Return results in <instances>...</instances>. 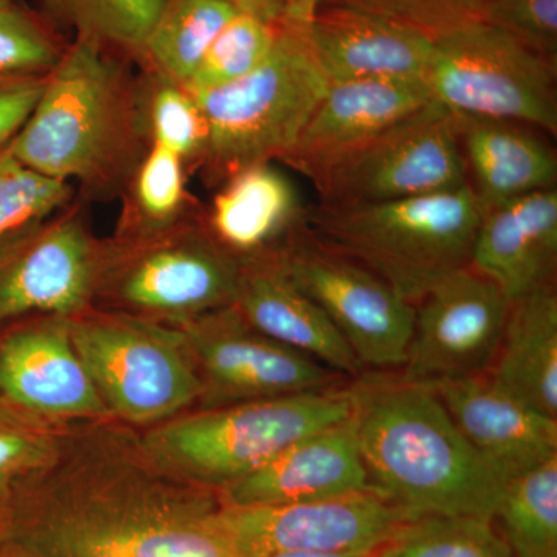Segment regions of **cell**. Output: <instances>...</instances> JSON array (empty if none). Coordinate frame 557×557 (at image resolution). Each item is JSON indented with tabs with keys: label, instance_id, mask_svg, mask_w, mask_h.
Listing matches in <instances>:
<instances>
[{
	"label": "cell",
	"instance_id": "1",
	"mask_svg": "<svg viewBox=\"0 0 557 557\" xmlns=\"http://www.w3.org/2000/svg\"><path fill=\"white\" fill-rule=\"evenodd\" d=\"M218 491L172 475L116 418L75 421L0 516V557H240Z\"/></svg>",
	"mask_w": 557,
	"mask_h": 557
},
{
	"label": "cell",
	"instance_id": "2",
	"mask_svg": "<svg viewBox=\"0 0 557 557\" xmlns=\"http://www.w3.org/2000/svg\"><path fill=\"white\" fill-rule=\"evenodd\" d=\"M351 392L373 491L413 519L494 520L508 480L469 445L434 387L375 379Z\"/></svg>",
	"mask_w": 557,
	"mask_h": 557
},
{
	"label": "cell",
	"instance_id": "3",
	"mask_svg": "<svg viewBox=\"0 0 557 557\" xmlns=\"http://www.w3.org/2000/svg\"><path fill=\"white\" fill-rule=\"evenodd\" d=\"M106 49L76 36L62 50L30 119L10 143L22 163L69 185L97 188L134 166L141 106L129 76Z\"/></svg>",
	"mask_w": 557,
	"mask_h": 557
},
{
	"label": "cell",
	"instance_id": "4",
	"mask_svg": "<svg viewBox=\"0 0 557 557\" xmlns=\"http://www.w3.org/2000/svg\"><path fill=\"white\" fill-rule=\"evenodd\" d=\"M480 220L482 209L467 185L383 203H319L306 211L302 226L416 306L443 277L471 265Z\"/></svg>",
	"mask_w": 557,
	"mask_h": 557
},
{
	"label": "cell",
	"instance_id": "5",
	"mask_svg": "<svg viewBox=\"0 0 557 557\" xmlns=\"http://www.w3.org/2000/svg\"><path fill=\"white\" fill-rule=\"evenodd\" d=\"M354 412L351 388H329L171 418L141 438L164 471L220 493L299 440L350 420Z\"/></svg>",
	"mask_w": 557,
	"mask_h": 557
},
{
	"label": "cell",
	"instance_id": "6",
	"mask_svg": "<svg viewBox=\"0 0 557 557\" xmlns=\"http://www.w3.org/2000/svg\"><path fill=\"white\" fill-rule=\"evenodd\" d=\"M329 86L306 33L282 22L273 50L248 75L215 89L189 91L207 123L199 160L207 177L226 182L245 168L284 159Z\"/></svg>",
	"mask_w": 557,
	"mask_h": 557
},
{
	"label": "cell",
	"instance_id": "7",
	"mask_svg": "<svg viewBox=\"0 0 557 557\" xmlns=\"http://www.w3.org/2000/svg\"><path fill=\"white\" fill-rule=\"evenodd\" d=\"M239 258L207 225L178 218L164 226H124L101 245L95 299L119 311L182 325L233 306Z\"/></svg>",
	"mask_w": 557,
	"mask_h": 557
},
{
	"label": "cell",
	"instance_id": "8",
	"mask_svg": "<svg viewBox=\"0 0 557 557\" xmlns=\"http://www.w3.org/2000/svg\"><path fill=\"white\" fill-rule=\"evenodd\" d=\"M70 335L110 416L123 423H163L203 395L180 329L89 309L70 318Z\"/></svg>",
	"mask_w": 557,
	"mask_h": 557
},
{
	"label": "cell",
	"instance_id": "9",
	"mask_svg": "<svg viewBox=\"0 0 557 557\" xmlns=\"http://www.w3.org/2000/svg\"><path fill=\"white\" fill-rule=\"evenodd\" d=\"M556 72L508 33L471 21L434 38L423 81L432 101L450 112L556 135Z\"/></svg>",
	"mask_w": 557,
	"mask_h": 557
},
{
	"label": "cell",
	"instance_id": "10",
	"mask_svg": "<svg viewBox=\"0 0 557 557\" xmlns=\"http://www.w3.org/2000/svg\"><path fill=\"white\" fill-rule=\"evenodd\" d=\"M322 205L383 203L463 188L456 116L431 101L319 175Z\"/></svg>",
	"mask_w": 557,
	"mask_h": 557
},
{
	"label": "cell",
	"instance_id": "11",
	"mask_svg": "<svg viewBox=\"0 0 557 557\" xmlns=\"http://www.w3.org/2000/svg\"><path fill=\"white\" fill-rule=\"evenodd\" d=\"M285 273L324 310L362 368L401 369L416 307L355 260L322 247L302 223L277 247Z\"/></svg>",
	"mask_w": 557,
	"mask_h": 557
},
{
	"label": "cell",
	"instance_id": "12",
	"mask_svg": "<svg viewBox=\"0 0 557 557\" xmlns=\"http://www.w3.org/2000/svg\"><path fill=\"white\" fill-rule=\"evenodd\" d=\"M220 520L240 557L282 553L373 556L410 518L373 490L298 504L226 507Z\"/></svg>",
	"mask_w": 557,
	"mask_h": 557
},
{
	"label": "cell",
	"instance_id": "13",
	"mask_svg": "<svg viewBox=\"0 0 557 557\" xmlns=\"http://www.w3.org/2000/svg\"><path fill=\"white\" fill-rule=\"evenodd\" d=\"M509 300L479 271H454L416 304L412 338L398 380L435 387L485 375L496 359Z\"/></svg>",
	"mask_w": 557,
	"mask_h": 557
},
{
	"label": "cell",
	"instance_id": "14",
	"mask_svg": "<svg viewBox=\"0 0 557 557\" xmlns=\"http://www.w3.org/2000/svg\"><path fill=\"white\" fill-rule=\"evenodd\" d=\"M178 329L199 370L208 408L329 391L341 379L321 362L252 329L234 306Z\"/></svg>",
	"mask_w": 557,
	"mask_h": 557
},
{
	"label": "cell",
	"instance_id": "15",
	"mask_svg": "<svg viewBox=\"0 0 557 557\" xmlns=\"http://www.w3.org/2000/svg\"><path fill=\"white\" fill-rule=\"evenodd\" d=\"M100 258L101 245L76 214L47 220L0 248V332L25 319L89 310Z\"/></svg>",
	"mask_w": 557,
	"mask_h": 557
},
{
	"label": "cell",
	"instance_id": "16",
	"mask_svg": "<svg viewBox=\"0 0 557 557\" xmlns=\"http://www.w3.org/2000/svg\"><path fill=\"white\" fill-rule=\"evenodd\" d=\"M0 398L61 423L113 418L73 346L70 318L25 319L0 332Z\"/></svg>",
	"mask_w": 557,
	"mask_h": 557
},
{
	"label": "cell",
	"instance_id": "17",
	"mask_svg": "<svg viewBox=\"0 0 557 557\" xmlns=\"http://www.w3.org/2000/svg\"><path fill=\"white\" fill-rule=\"evenodd\" d=\"M431 101L423 79L330 83L295 148L281 161L313 182Z\"/></svg>",
	"mask_w": 557,
	"mask_h": 557
},
{
	"label": "cell",
	"instance_id": "18",
	"mask_svg": "<svg viewBox=\"0 0 557 557\" xmlns=\"http://www.w3.org/2000/svg\"><path fill=\"white\" fill-rule=\"evenodd\" d=\"M233 306L262 335L341 376L364 370L324 310L285 273L277 247L239 258Z\"/></svg>",
	"mask_w": 557,
	"mask_h": 557
},
{
	"label": "cell",
	"instance_id": "19",
	"mask_svg": "<svg viewBox=\"0 0 557 557\" xmlns=\"http://www.w3.org/2000/svg\"><path fill=\"white\" fill-rule=\"evenodd\" d=\"M307 42L329 83L359 79H423L434 39L350 7H319Z\"/></svg>",
	"mask_w": 557,
	"mask_h": 557
},
{
	"label": "cell",
	"instance_id": "20",
	"mask_svg": "<svg viewBox=\"0 0 557 557\" xmlns=\"http://www.w3.org/2000/svg\"><path fill=\"white\" fill-rule=\"evenodd\" d=\"M469 445L505 479L557 457V420L512 397L485 375L435 386Z\"/></svg>",
	"mask_w": 557,
	"mask_h": 557
},
{
	"label": "cell",
	"instance_id": "21",
	"mask_svg": "<svg viewBox=\"0 0 557 557\" xmlns=\"http://www.w3.org/2000/svg\"><path fill=\"white\" fill-rule=\"evenodd\" d=\"M372 490L354 417L299 440L265 467L220 491L226 507L298 504Z\"/></svg>",
	"mask_w": 557,
	"mask_h": 557
},
{
	"label": "cell",
	"instance_id": "22",
	"mask_svg": "<svg viewBox=\"0 0 557 557\" xmlns=\"http://www.w3.org/2000/svg\"><path fill=\"white\" fill-rule=\"evenodd\" d=\"M471 267L509 302L553 285L557 267V188L537 190L482 212Z\"/></svg>",
	"mask_w": 557,
	"mask_h": 557
},
{
	"label": "cell",
	"instance_id": "23",
	"mask_svg": "<svg viewBox=\"0 0 557 557\" xmlns=\"http://www.w3.org/2000/svg\"><path fill=\"white\" fill-rule=\"evenodd\" d=\"M454 116L468 186L482 212L556 188V150L536 127L463 113Z\"/></svg>",
	"mask_w": 557,
	"mask_h": 557
},
{
	"label": "cell",
	"instance_id": "24",
	"mask_svg": "<svg viewBox=\"0 0 557 557\" xmlns=\"http://www.w3.org/2000/svg\"><path fill=\"white\" fill-rule=\"evenodd\" d=\"M298 193L271 163L245 168L226 180L208 215L214 239L236 258L278 247L302 223Z\"/></svg>",
	"mask_w": 557,
	"mask_h": 557
},
{
	"label": "cell",
	"instance_id": "25",
	"mask_svg": "<svg viewBox=\"0 0 557 557\" xmlns=\"http://www.w3.org/2000/svg\"><path fill=\"white\" fill-rule=\"evenodd\" d=\"M487 376L512 397L557 420V295L553 285L509 304Z\"/></svg>",
	"mask_w": 557,
	"mask_h": 557
},
{
	"label": "cell",
	"instance_id": "26",
	"mask_svg": "<svg viewBox=\"0 0 557 557\" xmlns=\"http://www.w3.org/2000/svg\"><path fill=\"white\" fill-rule=\"evenodd\" d=\"M236 14L226 0H164L139 54L157 76L183 87Z\"/></svg>",
	"mask_w": 557,
	"mask_h": 557
},
{
	"label": "cell",
	"instance_id": "27",
	"mask_svg": "<svg viewBox=\"0 0 557 557\" xmlns=\"http://www.w3.org/2000/svg\"><path fill=\"white\" fill-rule=\"evenodd\" d=\"M494 519L515 557H557V457L509 479Z\"/></svg>",
	"mask_w": 557,
	"mask_h": 557
},
{
	"label": "cell",
	"instance_id": "28",
	"mask_svg": "<svg viewBox=\"0 0 557 557\" xmlns=\"http://www.w3.org/2000/svg\"><path fill=\"white\" fill-rule=\"evenodd\" d=\"M372 557H515L493 520L426 516L412 520Z\"/></svg>",
	"mask_w": 557,
	"mask_h": 557
},
{
	"label": "cell",
	"instance_id": "29",
	"mask_svg": "<svg viewBox=\"0 0 557 557\" xmlns=\"http://www.w3.org/2000/svg\"><path fill=\"white\" fill-rule=\"evenodd\" d=\"M70 196L69 183L32 170L10 145L0 149V248L50 220Z\"/></svg>",
	"mask_w": 557,
	"mask_h": 557
},
{
	"label": "cell",
	"instance_id": "30",
	"mask_svg": "<svg viewBox=\"0 0 557 557\" xmlns=\"http://www.w3.org/2000/svg\"><path fill=\"white\" fill-rule=\"evenodd\" d=\"M164 0H46L47 10L81 38L141 53Z\"/></svg>",
	"mask_w": 557,
	"mask_h": 557
},
{
	"label": "cell",
	"instance_id": "31",
	"mask_svg": "<svg viewBox=\"0 0 557 557\" xmlns=\"http://www.w3.org/2000/svg\"><path fill=\"white\" fill-rule=\"evenodd\" d=\"M282 24V22H281ZM239 13L220 30L183 89L196 94L225 86L248 75L273 50L278 25Z\"/></svg>",
	"mask_w": 557,
	"mask_h": 557
},
{
	"label": "cell",
	"instance_id": "32",
	"mask_svg": "<svg viewBox=\"0 0 557 557\" xmlns=\"http://www.w3.org/2000/svg\"><path fill=\"white\" fill-rule=\"evenodd\" d=\"M69 424L35 416L0 398V516L17 483L57 453Z\"/></svg>",
	"mask_w": 557,
	"mask_h": 557
},
{
	"label": "cell",
	"instance_id": "33",
	"mask_svg": "<svg viewBox=\"0 0 557 557\" xmlns=\"http://www.w3.org/2000/svg\"><path fill=\"white\" fill-rule=\"evenodd\" d=\"M185 160L163 146L153 145L139 161L134 197L137 218L129 226H164L182 218L185 205Z\"/></svg>",
	"mask_w": 557,
	"mask_h": 557
},
{
	"label": "cell",
	"instance_id": "34",
	"mask_svg": "<svg viewBox=\"0 0 557 557\" xmlns=\"http://www.w3.org/2000/svg\"><path fill=\"white\" fill-rule=\"evenodd\" d=\"M157 83L148 113L153 145L172 150L185 161H199L208 137L199 104L182 86L160 76Z\"/></svg>",
	"mask_w": 557,
	"mask_h": 557
},
{
	"label": "cell",
	"instance_id": "35",
	"mask_svg": "<svg viewBox=\"0 0 557 557\" xmlns=\"http://www.w3.org/2000/svg\"><path fill=\"white\" fill-rule=\"evenodd\" d=\"M61 53L38 17L21 3L0 11V78L46 75Z\"/></svg>",
	"mask_w": 557,
	"mask_h": 557
},
{
	"label": "cell",
	"instance_id": "36",
	"mask_svg": "<svg viewBox=\"0 0 557 557\" xmlns=\"http://www.w3.org/2000/svg\"><path fill=\"white\" fill-rule=\"evenodd\" d=\"M491 0H321V5L350 7L380 14L437 38L458 25L482 21Z\"/></svg>",
	"mask_w": 557,
	"mask_h": 557
},
{
	"label": "cell",
	"instance_id": "37",
	"mask_svg": "<svg viewBox=\"0 0 557 557\" xmlns=\"http://www.w3.org/2000/svg\"><path fill=\"white\" fill-rule=\"evenodd\" d=\"M482 21L557 65V0H491Z\"/></svg>",
	"mask_w": 557,
	"mask_h": 557
},
{
	"label": "cell",
	"instance_id": "38",
	"mask_svg": "<svg viewBox=\"0 0 557 557\" xmlns=\"http://www.w3.org/2000/svg\"><path fill=\"white\" fill-rule=\"evenodd\" d=\"M46 75L0 78V149L20 134L38 104Z\"/></svg>",
	"mask_w": 557,
	"mask_h": 557
},
{
	"label": "cell",
	"instance_id": "39",
	"mask_svg": "<svg viewBox=\"0 0 557 557\" xmlns=\"http://www.w3.org/2000/svg\"><path fill=\"white\" fill-rule=\"evenodd\" d=\"M239 13L251 14L270 24H281L285 21L287 0H226Z\"/></svg>",
	"mask_w": 557,
	"mask_h": 557
},
{
	"label": "cell",
	"instance_id": "40",
	"mask_svg": "<svg viewBox=\"0 0 557 557\" xmlns=\"http://www.w3.org/2000/svg\"><path fill=\"white\" fill-rule=\"evenodd\" d=\"M321 5V0H287L285 24L296 30L306 33Z\"/></svg>",
	"mask_w": 557,
	"mask_h": 557
},
{
	"label": "cell",
	"instance_id": "41",
	"mask_svg": "<svg viewBox=\"0 0 557 557\" xmlns=\"http://www.w3.org/2000/svg\"><path fill=\"white\" fill-rule=\"evenodd\" d=\"M269 557H372L359 555H318V553H282V555H274Z\"/></svg>",
	"mask_w": 557,
	"mask_h": 557
},
{
	"label": "cell",
	"instance_id": "42",
	"mask_svg": "<svg viewBox=\"0 0 557 557\" xmlns=\"http://www.w3.org/2000/svg\"><path fill=\"white\" fill-rule=\"evenodd\" d=\"M16 5H20L17 0H0V11L13 9Z\"/></svg>",
	"mask_w": 557,
	"mask_h": 557
}]
</instances>
